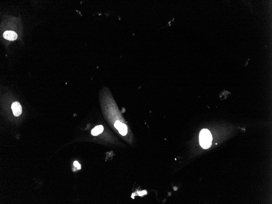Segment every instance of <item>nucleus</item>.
<instances>
[{
  "label": "nucleus",
  "instance_id": "obj_7",
  "mask_svg": "<svg viewBox=\"0 0 272 204\" xmlns=\"http://www.w3.org/2000/svg\"><path fill=\"white\" fill-rule=\"evenodd\" d=\"M172 19L171 20V21H169V22H168V24H167V25H166V26H168V25L169 26H171L172 25V24H171V22H172Z\"/></svg>",
  "mask_w": 272,
  "mask_h": 204
},
{
  "label": "nucleus",
  "instance_id": "obj_4",
  "mask_svg": "<svg viewBox=\"0 0 272 204\" xmlns=\"http://www.w3.org/2000/svg\"><path fill=\"white\" fill-rule=\"evenodd\" d=\"M3 36L7 40L13 41L16 40L17 38V34L14 31H7L3 33Z\"/></svg>",
  "mask_w": 272,
  "mask_h": 204
},
{
  "label": "nucleus",
  "instance_id": "obj_2",
  "mask_svg": "<svg viewBox=\"0 0 272 204\" xmlns=\"http://www.w3.org/2000/svg\"><path fill=\"white\" fill-rule=\"evenodd\" d=\"M114 126L117 130H118L119 133L121 135L125 136L127 134L128 130L126 125L120 121H116L114 123Z\"/></svg>",
  "mask_w": 272,
  "mask_h": 204
},
{
  "label": "nucleus",
  "instance_id": "obj_6",
  "mask_svg": "<svg viewBox=\"0 0 272 204\" xmlns=\"http://www.w3.org/2000/svg\"><path fill=\"white\" fill-rule=\"evenodd\" d=\"M74 166L77 168V169H79V170H80V169L81 168L80 165V163H79L77 161H75V162H74Z\"/></svg>",
  "mask_w": 272,
  "mask_h": 204
},
{
  "label": "nucleus",
  "instance_id": "obj_3",
  "mask_svg": "<svg viewBox=\"0 0 272 204\" xmlns=\"http://www.w3.org/2000/svg\"><path fill=\"white\" fill-rule=\"evenodd\" d=\"M12 108L13 114L16 116H20L22 113V108L21 104L18 102H16L12 104Z\"/></svg>",
  "mask_w": 272,
  "mask_h": 204
},
{
  "label": "nucleus",
  "instance_id": "obj_5",
  "mask_svg": "<svg viewBox=\"0 0 272 204\" xmlns=\"http://www.w3.org/2000/svg\"><path fill=\"white\" fill-rule=\"evenodd\" d=\"M104 129L102 125H97L92 130L91 133L93 136H97L103 132Z\"/></svg>",
  "mask_w": 272,
  "mask_h": 204
},
{
  "label": "nucleus",
  "instance_id": "obj_1",
  "mask_svg": "<svg viewBox=\"0 0 272 204\" xmlns=\"http://www.w3.org/2000/svg\"><path fill=\"white\" fill-rule=\"evenodd\" d=\"M212 136L211 132L207 129L201 130L199 134V142L201 147L208 149L212 144Z\"/></svg>",
  "mask_w": 272,
  "mask_h": 204
}]
</instances>
